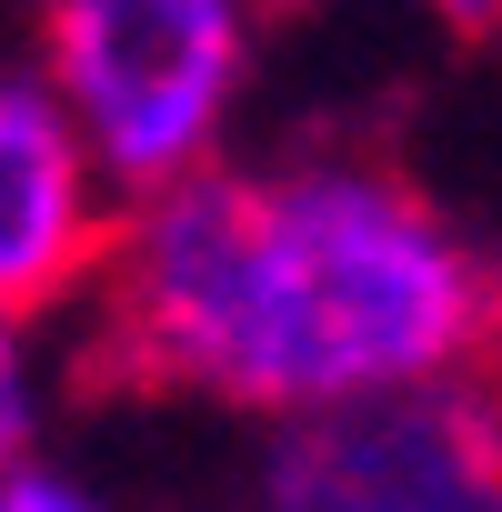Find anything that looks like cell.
<instances>
[{
	"label": "cell",
	"mask_w": 502,
	"mask_h": 512,
	"mask_svg": "<svg viewBox=\"0 0 502 512\" xmlns=\"http://www.w3.org/2000/svg\"><path fill=\"white\" fill-rule=\"evenodd\" d=\"M502 362V272L382 161L181 171L141 191L91 272V372L221 412Z\"/></svg>",
	"instance_id": "cell-1"
},
{
	"label": "cell",
	"mask_w": 502,
	"mask_h": 512,
	"mask_svg": "<svg viewBox=\"0 0 502 512\" xmlns=\"http://www.w3.org/2000/svg\"><path fill=\"white\" fill-rule=\"evenodd\" d=\"M41 41H51L61 111L121 201L211 161L251 61V21L231 0H51Z\"/></svg>",
	"instance_id": "cell-2"
},
{
	"label": "cell",
	"mask_w": 502,
	"mask_h": 512,
	"mask_svg": "<svg viewBox=\"0 0 502 512\" xmlns=\"http://www.w3.org/2000/svg\"><path fill=\"white\" fill-rule=\"evenodd\" d=\"M502 502V362L282 412L251 512H492Z\"/></svg>",
	"instance_id": "cell-3"
},
{
	"label": "cell",
	"mask_w": 502,
	"mask_h": 512,
	"mask_svg": "<svg viewBox=\"0 0 502 512\" xmlns=\"http://www.w3.org/2000/svg\"><path fill=\"white\" fill-rule=\"evenodd\" d=\"M111 181L91 171V141L71 131L61 91L0 71V302L51 312L91 292L101 241H111Z\"/></svg>",
	"instance_id": "cell-4"
},
{
	"label": "cell",
	"mask_w": 502,
	"mask_h": 512,
	"mask_svg": "<svg viewBox=\"0 0 502 512\" xmlns=\"http://www.w3.org/2000/svg\"><path fill=\"white\" fill-rule=\"evenodd\" d=\"M31 442V312L0 302V472Z\"/></svg>",
	"instance_id": "cell-5"
},
{
	"label": "cell",
	"mask_w": 502,
	"mask_h": 512,
	"mask_svg": "<svg viewBox=\"0 0 502 512\" xmlns=\"http://www.w3.org/2000/svg\"><path fill=\"white\" fill-rule=\"evenodd\" d=\"M0 512H101L81 482H61V472H31V462H11L0 472Z\"/></svg>",
	"instance_id": "cell-6"
},
{
	"label": "cell",
	"mask_w": 502,
	"mask_h": 512,
	"mask_svg": "<svg viewBox=\"0 0 502 512\" xmlns=\"http://www.w3.org/2000/svg\"><path fill=\"white\" fill-rule=\"evenodd\" d=\"M432 11H442L452 31H492V21H502V0H432Z\"/></svg>",
	"instance_id": "cell-7"
},
{
	"label": "cell",
	"mask_w": 502,
	"mask_h": 512,
	"mask_svg": "<svg viewBox=\"0 0 502 512\" xmlns=\"http://www.w3.org/2000/svg\"><path fill=\"white\" fill-rule=\"evenodd\" d=\"M241 21H292V11H312V0H231Z\"/></svg>",
	"instance_id": "cell-8"
},
{
	"label": "cell",
	"mask_w": 502,
	"mask_h": 512,
	"mask_svg": "<svg viewBox=\"0 0 502 512\" xmlns=\"http://www.w3.org/2000/svg\"><path fill=\"white\" fill-rule=\"evenodd\" d=\"M492 512H502V502H492Z\"/></svg>",
	"instance_id": "cell-9"
}]
</instances>
